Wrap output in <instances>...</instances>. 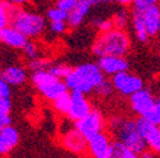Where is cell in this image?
<instances>
[{
  "instance_id": "obj_17",
  "label": "cell",
  "mask_w": 160,
  "mask_h": 158,
  "mask_svg": "<svg viewBox=\"0 0 160 158\" xmlns=\"http://www.w3.org/2000/svg\"><path fill=\"white\" fill-rule=\"evenodd\" d=\"M28 41L29 39L22 32H19L12 26H8L3 29L2 38H0V42L14 49H23Z\"/></svg>"
},
{
  "instance_id": "obj_31",
  "label": "cell",
  "mask_w": 160,
  "mask_h": 158,
  "mask_svg": "<svg viewBox=\"0 0 160 158\" xmlns=\"http://www.w3.org/2000/svg\"><path fill=\"white\" fill-rule=\"evenodd\" d=\"M160 3V0H135V3L132 5V10L137 12H144L150 7H154Z\"/></svg>"
},
{
  "instance_id": "obj_36",
  "label": "cell",
  "mask_w": 160,
  "mask_h": 158,
  "mask_svg": "<svg viewBox=\"0 0 160 158\" xmlns=\"http://www.w3.org/2000/svg\"><path fill=\"white\" fill-rule=\"evenodd\" d=\"M3 2H5L10 7H15V8H23L29 0H3Z\"/></svg>"
},
{
  "instance_id": "obj_9",
  "label": "cell",
  "mask_w": 160,
  "mask_h": 158,
  "mask_svg": "<svg viewBox=\"0 0 160 158\" xmlns=\"http://www.w3.org/2000/svg\"><path fill=\"white\" fill-rule=\"evenodd\" d=\"M60 142L65 149L76 156L88 153V139L76 129L75 124L62 129V133L60 135Z\"/></svg>"
},
{
  "instance_id": "obj_8",
  "label": "cell",
  "mask_w": 160,
  "mask_h": 158,
  "mask_svg": "<svg viewBox=\"0 0 160 158\" xmlns=\"http://www.w3.org/2000/svg\"><path fill=\"white\" fill-rule=\"evenodd\" d=\"M111 81L113 84L114 91L123 97H130L138 90L144 89V80L130 71H123L112 76Z\"/></svg>"
},
{
  "instance_id": "obj_11",
  "label": "cell",
  "mask_w": 160,
  "mask_h": 158,
  "mask_svg": "<svg viewBox=\"0 0 160 158\" xmlns=\"http://www.w3.org/2000/svg\"><path fill=\"white\" fill-rule=\"evenodd\" d=\"M112 138L108 132L98 133L88 138V153L92 158H107L112 147Z\"/></svg>"
},
{
  "instance_id": "obj_5",
  "label": "cell",
  "mask_w": 160,
  "mask_h": 158,
  "mask_svg": "<svg viewBox=\"0 0 160 158\" xmlns=\"http://www.w3.org/2000/svg\"><path fill=\"white\" fill-rule=\"evenodd\" d=\"M31 82L45 100L53 101L58 96L69 91L65 80L55 76L48 70L34 71L31 75Z\"/></svg>"
},
{
  "instance_id": "obj_37",
  "label": "cell",
  "mask_w": 160,
  "mask_h": 158,
  "mask_svg": "<svg viewBox=\"0 0 160 158\" xmlns=\"http://www.w3.org/2000/svg\"><path fill=\"white\" fill-rule=\"evenodd\" d=\"M113 2L116 4H118L119 7H132L133 3H135V0H113Z\"/></svg>"
},
{
  "instance_id": "obj_38",
  "label": "cell",
  "mask_w": 160,
  "mask_h": 158,
  "mask_svg": "<svg viewBox=\"0 0 160 158\" xmlns=\"http://www.w3.org/2000/svg\"><path fill=\"white\" fill-rule=\"evenodd\" d=\"M140 157H141V158H159L158 157V153H155V152H152L150 149L144 151L141 154H140Z\"/></svg>"
},
{
  "instance_id": "obj_26",
  "label": "cell",
  "mask_w": 160,
  "mask_h": 158,
  "mask_svg": "<svg viewBox=\"0 0 160 158\" xmlns=\"http://www.w3.org/2000/svg\"><path fill=\"white\" fill-rule=\"evenodd\" d=\"M52 63H53V62H52V61H50V60H47V58L38 57V58H36V60L29 61L28 67L31 68V71H32V72H34V71L48 70V68L51 67V65H52Z\"/></svg>"
},
{
  "instance_id": "obj_12",
  "label": "cell",
  "mask_w": 160,
  "mask_h": 158,
  "mask_svg": "<svg viewBox=\"0 0 160 158\" xmlns=\"http://www.w3.org/2000/svg\"><path fill=\"white\" fill-rule=\"evenodd\" d=\"M137 125L148 146V149L160 154V125L150 123L144 118H138Z\"/></svg>"
},
{
  "instance_id": "obj_3",
  "label": "cell",
  "mask_w": 160,
  "mask_h": 158,
  "mask_svg": "<svg viewBox=\"0 0 160 158\" xmlns=\"http://www.w3.org/2000/svg\"><path fill=\"white\" fill-rule=\"evenodd\" d=\"M131 49V38L125 29L113 28L99 33L92 44V53L95 57L125 56Z\"/></svg>"
},
{
  "instance_id": "obj_28",
  "label": "cell",
  "mask_w": 160,
  "mask_h": 158,
  "mask_svg": "<svg viewBox=\"0 0 160 158\" xmlns=\"http://www.w3.org/2000/svg\"><path fill=\"white\" fill-rule=\"evenodd\" d=\"M10 5H8L3 0H0V26L4 28L10 24Z\"/></svg>"
},
{
  "instance_id": "obj_22",
  "label": "cell",
  "mask_w": 160,
  "mask_h": 158,
  "mask_svg": "<svg viewBox=\"0 0 160 158\" xmlns=\"http://www.w3.org/2000/svg\"><path fill=\"white\" fill-rule=\"evenodd\" d=\"M70 104H71V96H70V91L65 92L64 95L58 96L56 100L52 101V106L53 109L61 115H68L69 109H70Z\"/></svg>"
},
{
  "instance_id": "obj_33",
  "label": "cell",
  "mask_w": 160,
  "mask_h": 158,
  "mask_svg": "<svg viewBox=\"0 0 160 158\" xmlns=\"http://www.w3.org/2000/svg\"><path fill=\"white\" fill-rule=\"evenodd\" d=\"M12 86L0 75V97H12Z\"/></svg>"
},
{
  "instance_id": "obj_1",
  "label": "cell",
  "mask_w": 160,
  "mask_h": 158,
  "mask_svg": "<svg viewBox=\"0 0 160 158\" xmlns=\"http://www.w3.org/2000/svg\"><path fill=\"white\" fill-rule=\"evenodd\" d=\"M107 128L109 134L114 137V141L125 144L133 152L141 154L148 149V146L140 133L137 119L122 115H113L108 119Z\"/></svg>"
},
{
  "instance_id": "obj_23",
  "label": "cell",
  "mask_w": 160,
  "mask_h": 158,
  "mask_svg": "<svg viewBox=\"0 0 160 158\" xmlns=\"http://www.w3.org/2000/svg\"><path fill=\"white\" fill-rule=\"evenodd\" d=\"M45 16H46L48 23H51V22H68L69 13L62 10V9H60L58 7L55 5V7L47 9Z\"/></svg>"
},
{
  "instance_id": "obj_14",
  "label": "cell",
  "mask_w": 160,
  "mask_h": 158,
  "mask_svg": "<svg viewBox=\"0 0 160 158\" xmlns=\"http://www.w3.org/2000/svg\"><path fill=\"white\" fill-rule=\"evenodd\" d=\"M98 4V0H79L75 8L69 13L68 24L69 28H79L87 19L90 9Z\"/></svg>"
},
{
  "instance_id": "obj_21",
  "label": "cell",
  "mask_w": 160,
  "mask_h": 158,
  "mask_svg": "<svg viewBox=\"0 0 160 158\" xmlns=\"http://www.w3.org/2000/svg\"><path fill=\"white\" fill-rule=\"evenodd\" d=\"M114 28L126 29L131 24V12L126 7H121L112 16Z\"/></svg>"
},
{
  "instance_id": "obj_13",
  "label": "cell",
  "mask_w": 160,
  "mask_h": 158,
  "mask_svg": "<svg viewBox=\"0 0 160 158\" xmlns=\"http://www.w3.org/2000/svg\"><path fill=\"white\" fill-rule=\"evenodd\" d=\"M98 65L106 76H114L119 72L128 71L130 63L125 56H104L98 58Z\"/></svg>"
},
{
  "instance_id": "obj_4",
  "label": "cell",
  "mask_w": 160,
  "mask_h": 158,
  "mask_svg": "<svg viewBox=\"0 0 160 158\" xmlns=\"http://www.w3.org/2000/svg\"><path fill=\"white\" fill-rule=\"evenodd\" d=\"M10 26L22 32L28 39L41 37L47 28V19L32 9L15 8L10 9Z\"/></svg>"
},
{
  "instance_id": "obj_32",
  "label": "cell",
  "mask_w": 160,
  "mask_h": 158,
  "mask_svg": "<svg viewBox=\"0 0 160 158\" xmlns=\"http://www.w3.org/2000/svg\"><path fill=\"white\" fill-rule=\"evenodd\" d=\"M78 3H79V0H56L55 5L58 7L60 9H62V10H65V12L70 13V12L75 8V5H76Z\"/></svg>"
},
{
  "instance_id": "obj_34",
  "label": "cell",
  "mask_w": 160,
  "mask_h": 158,
  "mask_svg": "<svg viewBox=\"0 0 160 158\" xmlns=\"http://www.w3.org/2000/svg\"><path fill=\"white\" fill-rule=\"evenodd\" d=\"M13 109L10 97H0V113L3 114H10Z\"/></svg>"
},
{
  "instance_id": "obj_39",
  "label": "cell",
  "mask_w": 160,
  "mask_h": 158,
  "mask_svg": "<svg viewBox=\"0 0 160 158\" xmlns=\"http://www.w3.org/2000/svg\"><path fill=\"white\" fill-rule=\"evenodd\" d=\"M158 56H159V60H160V38H159V42H158Z\"/></svg>"
},
{
  "instance_id": "obj_40",
  "label": "cell",
  "mask_w": 160,
  "mask_h": 158,
  "mask_svg": "<svg viewBox=\"0 0 160 158\" xmlns=\"http://www.w3.org/2000/svg\"><path fill=\"white\" fill-rule=\"evenodd\" d=\"M156 108H158V110L160 111V99H158V100H156Z\"/></svg>"
},
{
  "instance_id": "obj_27",
  "label": "cell",
  "mask_w": 160,
  "mask_h": 158,
  "mask_svg": "<svg viewBox=\"0 0 160 158\" xmlns=\"http://www.w3.org/2000/svg\"><path fill=\"white\" fill-rule=\"evenodd\" d=\"M92 23H93V26L97 28V30H98L99 33H104V32H108V30H111V29H113V28H114L113 19L95 18Z\"/></svg>"
},
{
  "instance_id": "obj_19",
  "label": "cell",
  "mask_w": 160,
  "mask_h": 158,
  "mask_svg": "<svg viewBox=\"0 0 160 158\" xmlns=\"http://www.w3.org/2000/svg\"><path fill=\"white\" fill-rule=\"evenodd\" d=\"M131 27L135 34V38L140 43H148L150 41V35L148 32V28L144 22L142 12L137 10H131Z\"/></svg>"
},
{
  "instance_id": "obj_42",
  "label": "cell",
  "mask_w": 160,
  "mask_h": 158,
  "mask_svg": "<svg viewBox=\"0 0 160 158\" xmlns=\"http://www.w3.org/2000/svg\"><path fill=\"white\" fill-rule=\"evenodd\" d=\"M108 2H111V0H106V3H108Z\"/></svg>"
},
{
  "instance_id": "obj_15",
  "label": "cell",
  "mask_w": 160,
  "mask_h": 158,
  "mask_svg": "<svg viewBox=\"0 0 160 158\" xmlns=\"http://www.w3.org/2000/svg\"><path fill=\"white\" fill-rule=\"evenodd\" d=\"M21 141V134L13 125H8L0 130V156L9 154Z\"/></svg>"
},
{
  "instance_id": "obj_10",
  "label": "cell",
  "mask_w": 160,
  "mask_h": 158,
  "mask_svg": "<svg viewBox=\"0 0 160 158\" xmlns=\"http://www.w3.org/2000/svg\"><path fill=\"white\" fill-rule=\"evenodd\" d=\"M70 96H71V104H70V109H69L66 118L70 122L75 123L79 119L84 118L87 114H89L92 111L93 106H92V103L88 99V96L83 92L70 91Z\"/></svg>"
},
{
  "instance_id": "obj_35",
  "label": "cell",
  "mask_w": 160,
  "mask_h": 158,
  "mask_svg": "<svg viewBox=\"0 0 160 158\" xmlns=\"http://www.w3.org/2000/svg\"><path fill=\"white\" fill-rule=\"evenodd\" d=\"M8 125H12L10 114H3V113H0V130L4 129Z\"/></svg>"
},
{
  "instance_id": "obj_29",
  "label": "cell",
  "mask_w": 160,
  "mask_h": 158,
  "mask_svg": "<svg viewBox=\"0 0 160 158\" xmlns=\"http://www.w3.org/2000/svg\"><path fill=\"white\" fill-rule=\"evenodd\" d=\"M22 51H23V53H24V57L27 58L28 61L36 60V58L39 57V49H38V46H37L33 41H28L27 44L24 46V48H23Z\"/></svg>"
},
{
  "instance_id": "obj_7",
  "label": "cell",
  "mask_w": 160,
  "mask_h": 158,
  "mask_svg": "<svg viewBox=\"0 0 160 158\" xmlns=\"http://www.w3.org/2000/svg\"><path fill=\"white\" fill-rule=\"evenodd\" d=\"M74 124H75L76 129L88 139V138H90L98 133L104 132L107 129L108 120L104 118V115L101 110L93 108L89 114H87L84 118L79 119Z\"/></svg>"
},
{
  "instance_id": "obj_41",
  "label": "cell",
  "mask_w": 160,
  "mask_h": 158,
  "mask_svg": "<svg viewBox=\"0 0 160 158\" xmlns=\"http://www.w3.org/2000/svg\"><path fill=\"white\" fill-rule=\"evenodd\" d=\"M3 29H4V27H2V26H0V38H2V33H3Z\"/></svg>"
},
{
  "instance_id": "obj_20",
  "label": "cell",
  "mask_w": 160,
  "mask_h": 158,
  "mask_svg": "<svg viewBox=\"0 0 160 158\" xmlns=\"http://www.w3.org/2000/svg\"><path fill=\"white\" fill-rule=\"evenodd\" d=\"M107 158H141L138 153L133 152L125 144L119 143L117 141L112 142V147L109 151V154Z\"/></svg>"
},
{
  "instance_id": "obj_16",
  "label": "cell",
  "mask_w": 160,
  "mask_h": 158,
  "mask_svg": "<svg viewBox=\"0 0 160 158\" xmlns=\"http://www.w3.org/2000/svg\"><path fill=\"white\" fill-rule=\"evenodd\" d=\"M0 75L3 76L4 80L10 86H22L28 80V71L23 66L12 65L8 67H4L0 71Z\"/></svg>"
},
{
  "instance_id": "obj_2",
  "label": "cell",
  "mask_w": 160,
  "mask_h": 158,
  "mask_svg": "<svg viewBox=\"0 0 160 158\" xmlns=\"http://www.w3.org/2000/svg\"><path fill=\"white\" fill-rule=\"evenodd\" d=\"M106 78L98 62H84L75 66L65 78L69 91H78L85 95L95 91L97 86Z\"/></svg>"
},
{
  "instance_id": "obj_6",
  "label": "cell",
  "mask_w": 160,
  "mask_h": 158,
  "mask_svg": "<svg viewBox=\"0 0 160 158\" xmlns=\"http://www.w3.org/2000/svg\"><path fill=\"white\" fill-rule=\"evenodd\" d=\"M155 96L149 89H141L128 97L130 109L148 122L160 125V111L156 108Z\"/></svg>"
},
{
  "instance_id": "obj_30",
  "label": "cell",
  "mask_w": 160,
  "mask_h": 158,
  "mask_svg": "<svg viewBox=\"0 0 160 158\" xmlns=\"http://www.w3.org/2000/svg\"><path fill=\"white\" fill-rule=\"evenodd\" d=\"M48 29L55 35H62L69 29L68 22H51L48 23Z\"/></svg>"
},
{
  "instance_id": "obj_24",
  "label": "cell",
  "mask_w": 160,
  "mask_h": 158,
  "mask_svg": "<svg viewBox=\"0 0 160 158\" xmlns=\"http://www.w3.org/2000/svg\"><path fill=\"white\" fill-rule=\"evenodd\" d=\"M72 68L74 67H71L70 65H68V63H52L51 65V67L48 68V71L51 72V73H53L55 76H57V77H60V78H62V80H65V78L71 73V71H72Z\"/></svg>"
},
{
  "instance_id": "obj_18",
  "label": "cell",
  "mask_w": 160,
  "mask_h": 158,
  "mask_svg": "<svg viewBox=\"0 0 160 158\" xmlns=\"http://www.w3.org/2000/svg\"><path fill=\"white\" fill-rule=\"evenodd\" d=\"M142 16L150 38L158 37L160 34V5L156 4L148 8L142 12Z\"/></svg>"
},
{
  "instance_id": "obj_25",
  "label": "cell",
  "mask_w": 160,
  "mask_h": 158,
  "mask_svg": "<svg viewBox=\"0 0 160 158\" xmlns=\"http://www.w3.org/2000/svg\"><path fill=\"white\" fill-rule=\"evenodd\" d=\"M99 97H103V99H107L109 96L113 95L114 92V87H113V84L111 80H107V78H104V80L99 84L94 91Z\"/></svg>"
}]
</instances>
